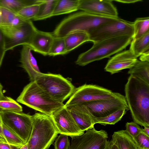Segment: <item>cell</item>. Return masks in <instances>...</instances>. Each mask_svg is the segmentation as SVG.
<instances>
[{"mask_svg": "<svg viewBox=\"0 0 149 149\" xmlns=\"http://www.w3.org/2000/svg\"><path fill=\"white\" fill-rule=\"evenodd\" d=\"M125 92L134 122L144 127H149V85L130 75Z\"/></svg>", "mask_w": 149, "mask_h": 149, "instance_id": "obj_1", "label": "cell"}, {"mask_svg": "<svg viewBox=\"0 0 149 149\" xmlns=\"http://www.w3.org/2000/svg\"><path fill=\"white\" fill-rule=\"evenodd\" d=\"M118 17L102 16L82 11L63 19L52 33L56 38H64L69 34L76 32H84L89 35L101 25Z\"/></svg>", "mask_w": 149, "mask_h": 149, "instance_id": "obj_2", "label": "cell"}, {"mask_svg": "<svg viewBox=\"0 0 149 149\" xmlns=\"http://www.w3.org/2000/svg\"><path fill=\"white\" fill-rule=\"evenodd\" d=\"M17 101L49 116L65 107L63 103L57 102L52 98L35 81H31L24 87Z\"/></svg>", "mask_w": 149, "mask_h": 149, "instance_id": "obj_3", "label": "cell"}, {"mask_svg": "<svg viewBox=\"0 0 149 149\" xmlns=\"http://www.w3.org/2000/svg\"><path fill=\"white\" fill-rule=\"evenodd\" d=\"M132 39V37L124 36L93 43L90 49L79 56L75 63L83 66L94 61L109 58L126 47Z\"/></svg>", "mask_w": 149, "mask_h": 149, "instance_id": "obj_4", "label": "cell"}, {"mask_svg": "<svg viewBox=\"0 0 149 149\" xmlns=\"http://www.w3.org/2000/svg\"><path fill=\"white\" fill-rule=\"evenodd\" d=\"M33 128L28 149H48L59 133L50 116L41 113L32 116Z\"/></svg>", "mask_w": 149, "mask_h": 149, "instance_id": "obj_5", "label": "cell"}, {"mask_svg": "<svg viewBox=\"0 0 149 149\" xmlns=\"http://www.w3.org/2000/svg\"><path fill=\"white\" fill-rule=\"evenodd\" d=\"M35 81L52 98L61 103L71 96L75 88L69 80L59 74L42 73Z\"/></svg>", "mask_w": 149, "mask_h": 149, "instance_id": "obj_6", "label": "cell"}, {"mask_svg": "<svg viewBox=\"0 0 149 149\" xmlns=\"http://www.w3.org/2000/svg\"><path fill=\"white\" fill-rule=\"evenodd\" d=\"M134 33L133 22L118 17L101 25L88 36L89 41L94 43L124 36H129L133 38Z\"/></svg>", "mask_w": 149, "mask_h": 149, "instance_id": "obj_7", "label": "cell"}, {"mask_svg": "<svg viewBox=\"0 0 149 149\" xmlns=\"http://www.w3.org/2000/svg\"><path fill=\"white\" fill-rule=\"evenodd\" d=\"M0 28L5 38L6 51L20 45H28L37 30L31 20L16 26L1 25Z\"/></svg>", "mask_w": 149, "mask_h": 149, "instance_id": "obj_8", "label": "cell"}, {"mask_svg": "<svg viewBox=\"0 0 149 149\" xmlns=\"http://www.w3.org/2000/svg\"><path fill=\"white\" fill-rule=\"evenodd\" d=\"M118 93L95 85L85 84L75 88L72 95L65 104V107L110 99L116 96Z\"/></svg>", "mask_w": 149, "mask_h": 149, "instance_id": "obj_9", "label": "cell"}, {"mask_svg": "<svg viewBox=\"0 0 149 149\" xmlns=\"http://www.w3.org/2000/svg\"><path fill=\"white\" fill-rule=\"evenodd\" d=\"M3 123L17 134L25 144L28 142L33 128L32 116L22 112L0 110Z\"/></svg>", "mask_w": 149, "mask_h": 149, "instance_id": "obj_10", "label": "cell"}, {"mask_svg": "<svg viewBox=\"0 0 149 149\" xmlns=\"http://www.w3.org/2000/svg\"><path fill=\"white\" fill-rule=\"evenodd\" d=\"M83 104L87 107L93 116L97 118L107 116L118 110H129L125 96L119 93L110 99L93 101Z\"/></svg>", "mask_w": 149, "mask_h": 149, "instance_id": "obj_11", "label": "cell"}, {"mask_svg": "<svg viewBox=\"0 0 149 149\" xmlns=\"http://www.w3.org/2000/svg\"><path fill=\"white\" fill-rule=\"evenodd\" d=\"M108 138L103 130L89 129L82 135L72 138L69 149H104Z\"/></svg>", "mask_w": 149, "mask_h": 149, "instance_id": "obj_12", "label": "cell"}, {"mask_svg": "<svg viewBox=\"0 0 149 149\" xmlns=\"http://www.w3.org/2000/svg\"><path fill=\"white\" fill-rule=\"evenodd\" d=\"M50 116L60 134L66 135L72 138L84 133L78 126L65 107L55 112Z\"/></svg>", "mask_w": 149, "mask_h": 149, "instance_id": "obj_13", "label": "cell"}, {"mask_svg": "<svg viewBox=\"0 0 149 149\" xmlns=\"http://www.w3.org/2000/svg\"><path fill=\"white\" fill-rule=\"evenodd\" d=\"M111 0H79V10L102 16L118 17Z\"/></svg>", "mask_w": 149, "mask_h": 149, "instance_id": "obj_14", "label": "cell"}, {"mask_svg": "<svg viewBox=\"0 0 149 149\" xmlns=\"http://www.w3.org/2000/svg\"><path fill=\"white\" fill-rule=\"evenodd\" d=\"M129 49L120 52L112 57L108 61L104 70L111 74L118 73L125 69H130L138 60Z\"/></svg>", "mask_w": 149, "mask_h": 149, "instance_id": "obj_15", "label": "cell"}, {"mask_svg": "<svg viewBox=\"0 0 149 149\" xmlns=\"http://www.w3.org/2000/svg\"><path fill=\"white\" fill-rule=\"evenodd\" d=\"M65 107L82 131L84 132L94 127L93 117L85 106L81 104Z\"/></svg>", "mask_w": 149, "mask_h": 149, "instance_id": "obj_16", "label": "cell"}, {"mask_svg": "<svg viewBox=\"0 0 149 149\" xmlns=\"http://www.w3.org/2000/svg\"><path fill=\"white\" fill-rule=\"evenodd\" d=\"M54 38L52 33L37 30L28 45L32 50L44 56L48 55Z\"/></svg>", "mask_w": 149, "mask_h": 149, "instance_id": "obj_17", "label": "cell"}, {"mask_svg": "<svg viewBox=\"0 0 149 149\" xmlns=\"http://www.w3.org/2000/svg\"><path fill=\"white\" fill-rule=\"evenodd\" d=\"M31 51L29 45H22L20 60L22 67L28 73L31 81H35L36 78L42 73L39 69Z\"/></svg>", "mask_w": 149, "mask_h": 149, "instance_id": "obj_18", "label": "cell"}, {"mask_svg": "<svg viewBox=\"0 0 149 149\" xmlns=\"http://www.w3.org/2000/svg\"><path fill=\"white\" fill-rule=\"evenodd\" d=\"M111 140L118 149H138L134 139L125 130L114 132Z\"/></svg>", "mask_w": 149, "mask_h": 149, "instance_id": "obj_19", "label": "cell"}, {"mask_svg": "<svg viewBox=\"0 0 149 149\" xmlns=\"http://www.w3.org/2000/svg\"><path fill=\"white\" fill-rule=\"evenodd\" d=\"M64 38L66 54L83 43L89 41L88 35L83 32L72 33L67 35Z\"/></svg>", "mask_w": 149, "mask_h": 149, "instance_id": "obj_20", "label": "cell"}, {"mask_svg": "<svg viewBox=\"0 0 149 149\" xmlns=\"http://www.w3.org/2000/svg\"><path fill=\"white\" fill-rule=\"evenodd\" d=\"M128 73L149 85V62L138 60Z\"/></svg>", "mask_w": 149, "mask_h": 149, "instance_id": "obj_21", "label": "cell"}, {"mask_svg": "<svg viewBox=\"0 0 149 149\" xmlns=\"http://www.w3.org/2000/svg\"><path fill=\"white\" fill-rule=\"evenodd\" d=\"M79 0H58L52 17L67 14L79 10Z\"/></svg>", "mask_w": 149, "mask_h": 149, "instance_id": "obj_22", "label": "cell"}, {"mask_svg": "<svg viewBox=\"0 0 149 149\" xmlns=\"http://www.w3.org/2000/svg\"><path fill=\"white\" fill-rule=\"evenodd\" d=\"M130 50L136 57L149 53V32L141 37L132 39Z\"/></svg>", "mask_w": 149, "mask_h": 149, "instance_id": "obj_23", "label": "cell"}, {"mask_svg": "<svg viewBox=\"0 0 149 149\" xmlns=\"http://www.w3.org/2000/svg\"><path fill=\"white\" fill-rule=\"evenodd\" d=\"M40 3V0H0V7L17 13L25 7Z\"/></svg>", "mask_w": 149, "mask_h": 149, "instance_id": "obj_24", "label": "cell"}, {"mask_svg": "<svg viewBox=\"0 0 149 149\" xmlns=\"http://www.w3.org/2000/svg\"><path fill=\"white\" fill-rule=\"evenodd\" d=\"M58 0H41L37 14L33 20H40L52 17Z\"/></svg>", "mask_w": 149, "mask_h": 149, "instance_id": "obj_25", "label": "cell"}, {"mask_svg": "<svg viewBox=\"0 0 149 149\" xmlns=\"http://www.w3.org/2000/svg\"><path fill=\"white\" fill-rule=\"evenodd\" d=\"M134 33L132 39L139 38L149 32V17L137 18L133 22Z\"/></svg>", "mask_w": 149, "mask_h": 149, "instance_id": "obj_26", "label": "cell"}, {"mask_svg": "<svg viewBox=\"0 0 149 149\" xmlns=\"http://www.w3.org/2000/svg\"><path fill=\"white\" fill-rule=\"evenodd\" d=\"M124 109L118 110L107 116L101 118H93L95 124H100L106 126L107 125H114L120 120L126 113Z\"/></svg>", "mask_w": 149, "mask_h": 149, "instance_id": "obj_27", "label": "cell"}, {"mask_svg": "<svg viewBox=\"0 0 149 149\" xmlns=\"http://www.w3.org/2000/svg\"><path fill=\"white\" fill-rule=\"evenodd\" d=\"M2 129L4 137L8 144L19 147H22L25 144L17 134L3 123Z\"/></svg>", "mask_w": 149, "mask_h": 149, "instance_id": "obj_28", "label": "cell"}, {"mask_svg": "<svg viewBox=\"0 0 149 149\" xmlns=\"http://www.w3.org/2000/svg\"><path fill=\"white\" fill-rule=\"evenodd\" d=\"M40 3L35 4L25 7L16 14L25 20H33L37 14Z\"/></svg>", "mask_w": 149, "mask_h": 149, "instance_id": "obj_29", "label": "cell"}, {"mask_svg": "<svg viewBox=\"0 0 149 149\" xmlns=\"http://www.w3.org/2000/svg\"><path fill=\"white\" fill-rule=\"evenodd\" d=\"M65 54V46L64 38H54L48 55L55 56Z\"/></svg>", "mask_w": 149, "mask_h": 149, "instance_id": "obj_30", "label": "cell"}, {"mask_svg": "<svg viewBox=\"0 0 149 149\" xmlns=\"http://www.w3.org/2000/svg\"><path fill=\"white\" fill-rule=\"evenodd\" d=\"M0 109L1 110L22 112V107L17 101L10 97H7L6 100L0 101Z\"/></svg>", "mask_w": 149, "mask_h": 149, "instance_id": "obj_31", "label": "cell"}, {"mask_svg": "<svg viewBox=\"0 0 149 149\" xmlns=\"http://www.w3.org/2000/svg\"><path fill=\"white\" fill-rule=\"evenodd\" d=\"M1 25L10 26L17 15V14L6 8L0 7Z\"/></svg>", "mask_w": 149, "mask_h": 149, "instance_id": "obj_32", "label": "cell"}, {"mask_svg": "<svg viewBox=\"0 0 149 149\" xmlns=\"http://www.w3.org/2000/svg\"><path fill=\"white\" fill-rule=\"evenodd\" d=\"M54 146V149H69L70 143L68 136L63 134L57 136Z\"/></svg>", "mask_w": 149, "mask_h": 149, "instance_id": "obj_33", "label": "cell"}, {"mask_svg": "<svg viewBox=\"0 0 149 149\" xmlns=\"http://www.w3.org/2000/svg\"><path fill=\"white\" fill-rule=\"evenodd\" d=\"M133 138L138 149H149V136L141 132Z\"/></svg>", "mask_w": 149, "mask_h": 149, "instance_id": "obj_34", "label": "cell"}, {"mask_svg": "<svg viewBox=\"0 0 149 149\" xmlns=\"http://www.w3.org/2000/svg\"><path fill=\"white\" fill-rule=\"evenodd\" d=\"M125 127V130L133 138L142 132L141 128L138 124L134 122L127 123Z\"/></svg>", "mask_w": 149, "mask_h": 149, "instance_id": "obj_35", "label": "cell"}, {"mask_svg": "<svg viewBox=\"0 0 149 149\" xmlns=\"http://www.w3.org/2000/svg\"><path fill=\"white\" fill-rule=\"evenodd\" d=\"M5 40L4 35L0 28V67L6 52Z\"/></svg>", "mask_w": 149, "mask_h": 149, "instance_id": "obj_36", "label": "cell"}, {"mask_svg": "<svg viewBox=\"0 0 149 149\" xmlns=\"http://www.w3.org/2000/svg\"><path fill=\"white\" fill-rule=\"evenodd\" d=\"M21 147L11 145L7 143H0V149H19Z\"/></svg>", "mask_w": 149, "mask_h": 149, "instance_id": "obj_37", "label": "cell"}, {"mask_svg": "<svg viewBox=\"0 0 149 149\" xmlns=\"http://www.w3.org/2000/svg\"><path fill=\"white\" fill-rule=\"evenodd\" d=\"M104 149H118V148L111 140L107 141Z\"/></svg>", "mask_w": 149, "mask_h": 149, "instance_id": "obj_38", "label": "cell"}, {"mask_svg": "<svg viewBox=\"0 0 149 149\" xmlns=\"http://www.w3.org/2000/svg\"><path fill=\"white\" fill-rule=\"evenodd\" d=\"M121 3H134L142 1L141 0H113Z\"/></svg>", "mask_w": 149, "mask_h": 149, "instance_id": "obj_39", "label": "cell"}, {"mask_svg": "<svg viewBox=\"0 0 149 149\" xmlns=\"http://www.w3.org/2000/svg\"><path fill=\"white\" fill-rule=\"evenodd\" d=\"M140 61L149 62V53L143 54L140 56Z\"/></svg>", "mask_w": 149, "mask_h": 149, "instance_id": "obj_40", "label": "cell"}, {"mask_svg": "<svg viewBox=\"0 0 149 149\" xmlns=\"http://www.w3.org/2000/svg\"><path fill=\"white\" fill-rule=\"evenodd\" d=\"M3 86L0 83V101L5 100L6 99L7 97L4 96L2 91Z\"/></svg>", "mask_w": 149, "mask_h": 149, "instance_id": "obj_41", "label": "cell"}, {"mask_svg": "<svg viewBox=\"0 0 149 149\" xmlns=\"http://www.w3.org/2000/svg\"><path fill=\"white\" fill-rule=\"evenodd\" d=\"M141 131L143 133L149 136V127H144L143 129L141 128Z\"/></svg>", "mask_w": 149, "mask_h": 149, "instance_id": "obj_42", "label": "cell"}, {"mask_svg": "<svg viewBox=\"0 0 149 149\" xmlns=\"http://www.w3.org/2000/svg\"><path fill=\"white\" fill-rule=\"evenodd\" d=\"M2 120H1V112H0V136H1L2 137H3V138H4V136H3V134L2 133Z\"/></svg>", "mask_w": 149, "mask_h": 149, "instance_id": "obj_43", "label": "cell"}, {"mask_svg": "<svg viewBox=\"0 0 149 149\" xmlns=\"http://www.w3.org/2000/svg\"><path fill=\"white\" fill-rule=\"evenodd\" d=\"M0 143H7L6 140L0 136Z\"/></svg>", "mask_w": 149, "mask_h": 149, "instance_id": "obj_44", "label": "cell"}, {"mask_svg": "<svg viewBox=\"0 0 149 149\" xmlns=\"http://www.w3.org/2000/svg\"><path fill=\"white\" fill-rule=\"evenodd\" d=\"M19 149H28V142L22 146Z\"/></svg>", "mask_w": 149, "mask_h": 149, "instance_id": "obj_45", "label": "cell"}, {"mask_svg": "<svg viewBox=\"0 0 149 149\" xmlns=\"http://www.w3.org/2000/svg\"><path fill=\"white\" fill-rule=\"evenodd\" d=\"M1 25V14L0 10V26Z\"/></svg>", "mask_w": 149, "mask_h": 149, "instance_id": "obj_46", "label": "cell"}]
</instances>
